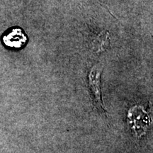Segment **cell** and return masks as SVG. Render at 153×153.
I'll return each mask as SVG.
<instances>
[{
	"label": "cell",
	"instance_id": "1",
	"mask_svg": "<svg viewBox=\"0 0 153 153\" xmlns=\"http://www.w3.org/2000/svg\"><path fill=\"white\" fill-rule=\"evenodd\" d=\"M101 70H102V68L99 66H95L94 68H92L89 75V87H90L91 94H92L94 106L97 107L99 110L106 113V109L104 108L102 98H101V91L100 87Z\"/></svg>",
	"mask_w": 153,
	"mask_h": 153
},
{
	"label": "cell",
	"instance_id": "2",
	"mask_svg": "<svg viewBox=\"0 0 153 153\" xmlns=\"http://www.w3.org/2000/svg\"><path fill=\"white\" fill-rule=\"evenodd\" d=\"M2 40L6 46L11 48H21L26 43L28 37L21 28H13L3 36Z\"/></svg>",
	"mask_w": 153,
	"mask_h": 153
}]
</instances>
